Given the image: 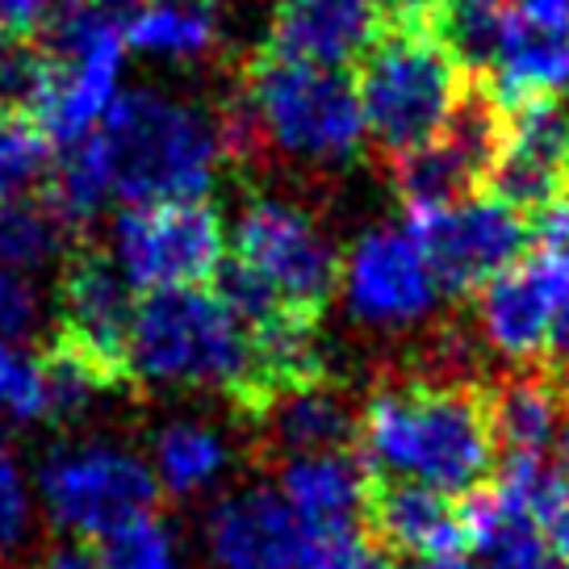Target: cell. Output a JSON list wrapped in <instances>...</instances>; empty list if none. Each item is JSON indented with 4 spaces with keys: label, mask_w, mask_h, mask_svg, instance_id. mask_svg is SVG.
<instances>
[{
    "label": "cell",
    "mask_w": 569,
    "mask_h": 569,
    "mask_svg": "<svg viewBox=\"0 0 569 569\" xmlns=\"http://www.w3.org/2000/svg\"><path fill=\"white\" fill-rule=\"evenodd\" d=\"M360 461L393 478L469 498L495 486L502 448L495 436L490 386L407 377L360 402Z\"/></svg>",
    "instance_id": "1"
},
{
    "label": "cell",
    "mask_w": 569,
    "mask_h": 569,
    "mask_svg": "<svg viewBox=\"0 0 569 569\" xmlns=\"http://www.w3.org/2000/svg\"><path fill=\"white\" fill-rule=\"evenodd\" d=\"M227 163L281 151L306 168H348L365 156V118L343 71L260 47L239 63L231 101L218 109Z\"/></svg>",
    "instance_id": "2"
},
{
    "label": "cell",
    "mask_w": 569,
    "mask_h": 569,
    "mask_svg": "<svg viewBox=\"0 0 569 569\" xmlns=\"http://www.w3.org/2000/svg\"><path fill=\"white\" fill-rule=\"evenodd\" d=\"M92 134L109 163L113 197L130 206L206 197L218 163H227L218 113L151 89L113 97Z\"/></svg>",
    "instance_id": "3"
},
{
    "label": "cell",
    "mask_w": 569,
    "mask_h": 569,
    "mask_svg": "<svg viewBox=\"0 0 569 569\" xmlns=\"http://www.w3.org/2000/svg\"><path fill=\"white\" fill-rule=\"evenodd\" d=\"M473 84V68L440 30H386L356 63L365 139L393 160L431 142Z\"/></svg>",
    "instance_id": "4"
},
{
    "label": "cell",
    "mask_w": 569,
    "mask_h": 569,
    "mask_svg": "<svg viewBox=\"0 0 569 569\" xmlns=\"http://www.w3.org/2000/svg\"><path fill=\"white\" fill-rule=\"evenodd\" d=\"M134 377L172 390H210L239 415L251 390V343L213 289L142 293L134 310Z\"/></svg>",
    "instance_id": "5"
},
{
    "label": "cell",
    "mask_w": 569,
    "mask_h": 569,
    "mask_svg": "<svg viewBox=\"0 0 569 569\" xmlns=\"http://www.w3.org/2000/svg\"><path fill=\"white\" fill-rule=\"evenodd\" d=\"M134 310L139 298L122 268L109 260L106 248L89 239L71 243L59 272V315H54L51 352L68 356L101 393H134Z\"/></svg>",
    "instance_id": "6"
},
{
    "label": "cell",
    "mask_w": 569,
    "mask_h": 569,
    "mask_svg": "<svg viewBox=\"0 0 569 569\" xmlns=\"http://www.w3.org/2000/svg\"><path fill=\"white\" fill-rule=\"evenodd\" d=\"M231 260L248 268L260 284H268L272 298L289 315L315 322V327H322L331 302L339 298L343 256L302 206L281 201V197L248 201V210L234 227Z\"/></svg>",
    "instance_id": "7"
},
{
    "label": "cell",
    "mask_w": 569,
    "mask_h": 569,
    "mask_svg": "<svg viewBox=\"0 0 569 569\" xmlns=\"http://www.w3.org/2000/svg\"><path fill=\"white\" fill-rule=\"evenodd\" d=\"M113 234L134 293L210 289L227 264V227L210 197L126 206Z\"/></svg>",
    "instance_id": "8"
},
{
    "label": "cell",
    "mask_w": 569,
    "mask_h": 569,
    "mask_svg": "<svg viewBox=\"0 0 569 569\" xmlns=\"http://www.w3.org/2000/svg\"><path fill=\"white\" fill-rule=\"evenodd\" d=\"M407 239L445 298L473 302L481 284L536 248V227L490 197H473L461 206L407 210Z\"/></svg>",
    "instance_id": "9"
},
{
    "label": "cell",
    "mask_w": 569,
    "mask_h": 569,
    "mask_svg": "<svg viewBox=\"0 0 569 569\" xmlns=\"http://www.w3.org/2000/svg\"><path fill=\"white\" fill-rule=\"evenodd\" d=\"M38 486L51 519L80 545H97L130 519L163 511L156 473L118 448H54L38 473Z\"/></svg>",
    "instance_id": "10"
},
{
    "label": "cell",
    "mask_w": 569,
    "mask_h": 569,
    "mask_svg": "<svg viewBox=\"0 0 569 569\" xmlns=\"http://www.w3.org/2000/svg\"><path fill=\"white\" fill-rule=\"evenodd\" d=\"M498 106H502V147L481 197L540 227L569 201L566 97L528 92V97H498Z\"/></svg>",
    "instance_id": "11"
},
{
    "label": "cell",
    "mask_w": 569,
    "mask_h": 569,
    "mask_svg": "<svg viewBox=\"0 0 569 569\" xmlns=\"http://www.w3.org/2000/svg\"><path fill=\"white\" fill-rule=\"evenodd\" d=\"M569 298L566 272L545 248L498 272L473 298V319L486 343L516 369H545L557 360V322Z\"/></svg>",
    "instance_id": "12"
},
{
    "label": "cell",
    "mask_w": 569,
    "mask_h": 569,
    "mask_svg": "<svg viewBox=\"0 0 569 569\" xmlns=\"http://www.w3.org/2000/svg\"><path fill=\"white\" fill-rule=\"evenodd\" d=\"M360 532L377 549L390 552L393 561L398 557L431 561V557L473 552L465 498H448L431 486L393 478L369 465H365V495H360Z\"/></svg>",
    "instance_id": "13"
},
{
    "label": "cell",
    "mask_w": 569,
    "mask_h": 569,
    "mask_svg": "<svg viewBox=\"0 0 569 569\" xmlns=\"http://www.w3.org/2000/svg\"><path fill=\"white\" fill-rule=\"evenodd\" d=\"M339 293H348L356 319L386 331L427 319L440 298L407 231H369L356 239L339 264Z\"/></svg>",
    "instance_id": "14"
},
{
    "label": "cell",
    "mask_w": 569,
    "mask_h": 569,
    "mask_svg": "<svg viewBox=\"0 0 569 569\" xmlns=\"http://www.w3.org/2000/svg\"><path fill=\"white\" fill-rule=\"evenodd\" d=\"M206 540L227 569H306L315 536L277 490H248L218 502L206 523Z\"/></svg>",
    "instance_id": "15"
},
{
    "label": "cell",
    "mask_w": 569,
    "mask_h": 569,
    "mask_svg": "<svg viewBox=\"0 0 569 569\" xmlns=\"http://www.w3.org/2000/svg\"><path fill=\"white\" fill-rule=\"evenodd\" d=\"M268 47L315 68H356L386 34L381 0H272Z\"/></svg>",
    "instance_id": "16"
},
{
    "label": "cell",
    "mask_w": 569,
    "mask_h": 569,
    "mask_svg": "<svg viewBox=\"0 0 569 569\" xmlns=\"http://www.w3.org/2000/svg\"><path fill=\"white\" fill-rule=\"evenodd\" d=\"M256 436V457L272 469L298 457H322V452H356L360 445V407L352 393L339 390L336 377L319 381L310 390H298L264 410V419L248 427Z\"/></svg>",
    "instance_id": "17"
},
{
    "label": "cell",
    "mask_w": 569,
    "mask_h": 569,
    "mask_svg": "<svg viewBox=\"0 0 569 569\" xmlns=\"http://www.w3.org/2000/svg\"><path fill=\"white\" fill-rule=\"evenodd\" d=\"M490 410H495V436L502 448V461H552L561 419H566L561 369L557 365L516 369L511 377L490 386Z\"/></svg>",
    "instance_id": "18"
},
{
    "label": "cell",
    "mask_w": 569,
    "mask_h": 569,
    "mask_svg": "<svg viewBox=\"0 0 569 569\" xmlns=\"http://www.w3.org/2000/svg\"><path fill=\"white\" fill-rule=\"evenodd\" d=\"M277 495L293 507L315 540L360 532L365 461L360 452H322L277 465Z\"/></svg>",
    "instance_id": "19"
},
{
    "label": "cell",
    "mask_w": 569,
    "mask_h": 569,
    "mask_svg": "<svg viewBox=\"0 0 569 569\" xmlns=\"http://www.w3.org/2000/svg\"><path fill=\"white\" fill-rule=\"evenodd\" d=\"M222 42L218 0H130L126 47L172 63H206Z\"/></svg>",
    "instance_id": "20"
},
{
    "label": "cell",
    "mask_w": 569,
    "mask_h": 569,
    "mask_svg": "<svg viewBox=\"0 0 569 569\" xmlns=\"http://www.w3.org/2000/svg\"><path fill=\"white\" fill-rule=\"evenodd\" d=\"M71 243H80V234L42 201V193L0 206V268L9 272L47 268L54 256H68Z\"/></svg>",
    "instance_id": "21"
},
{
    "label": "cell",
    "mask_w": 569,
    "mask_h": 569,
    "mask_svg": "<svg viewBox=\"0 0 569 569\" xmlns=\"http://www.w3.org/2000/svg\"><path fill=\"white\" fill-rule=\"evenodd\" d=\"M54 142L38 118L21 106H0V206H13L47 189Z\"/></svg>",
    "instance_id": "22"
},
{
    "label": "cell",
    "mask_w": 569,
    "mask_h": 569,
    "mask_svg": "<svg viewBox=\"0 0 569 569\" xmlns=\"http://www.w3.org/2000/svg\"><path fill=\"white\" fill-rule=\"evenodd\" d=\"M227 465V445L213 436L210 427L172 423L156 440V481L172 498H193L206 490Z\"/></svg>",
    "instance_id": "23"
},
{
    "label": "cell",
    "mask_w": 569,
    "mask_h": 569,
    "mask_svg": "<svg viewBox=\"0 0 569 569\" xmlns=\"http://www.w3.org/2000/svg\"><path fill=\"white\" fill-rule=\"evenodd\" d=\"M473 552L481 557V569H566L549 552V545H545L540 528L532 523V516L507 507L498 495Z\"/></svg>",
    "instance_id": "24"
},
{
    "label": "cell",
    "mask_w": 569,
    "mask_h": 569,
    "mask_svg": "<svg viewBox=\"0 0 569 569\" xmlns=\"http://www.w3.org/2000/svg\"><path fill=\"white\" fill-rule=\"evenodd\" d=\"M92 552L101 569H172V532L163 516H142L101 536Z\"/></svg>",
    "instance_id": "25"
},
{
    "label": "cell",
    "mask_w": 569,
    "mask_h": 569,
    "mask_svg": "<svg viewBox=\"0 0 569 569\" xmlns=\"http://www.w3.org/2000/svg\"><path fill=\"white\" fill-rule=\"evenodd\" d=\"M0 415H9L18 423L47 419L42 360L18 343H0Z\"/></svg>",
    "instance_id": "26"
},
{
    "label": "cell",
    "mask_w": 569,
    "mask_h": 569,
    "mask_svg": "<svg viewBox=\"0 0 569 569\" xmlns=\"http://www.w3.org/2000/svg\"><path fill=\"white\" fill-rule=\"evenodd\" d=\"M30 536V490L9 448L0 445V561H9Z\"/></svg>",
    "instance_id": "27"
},
{
    "label": "cell",
    "mask_w": 569,
    "mask_h": 569,
    "mask_svg": "<svg viewBox=\"0 0 569 569\" xmlns=\"http://www.w3.org/2000/svg\"><path fill=\"white\" fill-rule=\"evenodd\" d=\"M306 569H398L386 549H377L365 532L331 536V540H315V552Z\"/></svg>",
    "instance_id": "28"
},
{
    "label": "cell",
    "mask_w": 569,
    "mask_h": 569,
    "mask_svg": "<svg viewBox=\"0 0 569 569\" xmlns=\"http://www.w3.org/2000/svg\"><path fill=\"white\" fill-rule=\"evenodd\" d=\"M38 322V289L21 272L0 268V343H21Z\"/></svg>",
    "instance_id": "29"
},
{
    "label": "cell",
    "mask_w": 569,
    "mask_h": 569,
    "mask_svg": "<svg viewBox=\"0 0 569 569\" xmlns=\"http://www.w3.org/2000/svg\"><path fill=\"white\" fill-rule=\"evenodd\" d=\"M68 0H0V38L34 42Z\"/></svg>",
    "instance_id": "30"
},
{
    "label": "cell",
    "mask_w": 569,
    "mask_h": 569,
    "mask_svg": "<svg viewBox=\"0 0 569 569\" xmlns=\"http://www.w3.org/2000/svg\"><path fill=\"white\" fill-rule=\"evenodd\" d=\"M536 248H545L557 260V268L566 272L569 281V201L557 213H549L540 227H536Z\"/></svg>",
    "instance_id": "31"
},
{
    "label": "cell",
    "mask_w": 569,
    "mask_h": 569,
    "mask_svg": "<svg viewBox=\"0 0 569 569\" xmlns=\"http://www.w3.org/2000/svg\"><path fill=\"white\" fill-rule=\"evenodd\" d=\"M30 569H101V566H97V552H92V545L68 540V545H54V549L42 552Z\"/></svg>",
    "instance_id": "32"
},
{
    "label": "cell",
    "mask_w": 569,
    "mask_h": 569,
    "mask_svg": "<svg viewBox=\"0 0 569 569\" xmlns=\"http://www.w3.org/2000/svg\"><path fill=\"white\" fill-rule=\"evenodd\" d=\"M561 369V386H566V419H561V436H557V469L569 473V365H557Z\"/></svg>",
    "instance_id": "33"
},
{
    "label": "cell",
    "mask_w": 569,
    "mask_h": 569,
    "mask_svg": "<svg viewBox=\"0 0 569 569\" xmlns=\"http://www.w3.org/2000/svg\"><path fill=\"white\" fill-rule=\"evenodd\" d=\"M410 569H469L461 557H431V561H415Z\"/></svg>",
    "instance_id": "34"
}]
</instances>
